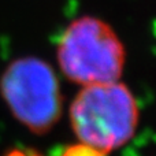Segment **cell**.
I'll list each match as a JSON object with an SVG mask.
<instances>
[{
    "instance_id": "6da1fadb",
    "label": "cell",
    "mask_w": 156,
    "mask_h": 156,
    "mask_svg": "<svg viewBox=\"0 0 156 156\" xmlns=\"http://www.w3.org/2000/svg\"><path fill=\"white\" fill-rule=\"evenodd\" d=\"M78 143L107 155L133 138L140 123V105L123 82L81 86L69 108Z\"/></svg>"
},
{
    "instance_id": "7a4b0ae2",
    "label": "cell",
    "mask_w": 156,
    "mask_h": 156,
    "mask_svg": "<svg viewBox=\"0 0 156 156\" xmlns=\"http://www.w3.org/2000/svg\"><path fill=\"white\" fill-rule=\"evenodd\" d=\"M56 60L63 76L80 86L114 82L123 74L126 48L108 22L82 15L63 29Z\"/></svg>"
},
{
    "instance_id": "3957f363",
    "label": "cell",
    "mask_w": 156,
    "mask_h": 156,
    "mask_svg": "<svg viewBox=\"0 0 156 156\" xmlns=\"http://www.w3.org/2000/svg\"><path fill=\"white\" fill-rule=\"evenodd\" d=\"M0 94L11 115L36 134L48 133L62 116L58 76L37 56H22L8 63L0 76Z\"/></svg>"
},
{
    "instance_id": "277c9868",
    "label": "cell",
    "mask_w": 156,
    "mask_h": 156,
    "mask_svg": "<svg viewBox=\"0 0 156 156\" xmlns=\"http://www.w3.org/2000/svg\"><path fill=\"white\" fill-rule=\"evenodd\" d=\"M62 156H105V155H103L101 152L96 151V149L90 148V147L78 143L77 145H73L69 149H66Z\"/></svg>"
},
{
    "instance_id": "5b68a950",
    "label": "cell",
    "mask_w": 156,
    "mask_h": 156,
    "mask_svg": "<svg viewBox=\"0 0 156 156\" xmlns=\"http://www.w3.org/2000/svg\"><path fill=\"white\" fill-rule=\"evenodd\" d=\"M7 156H29V155L23 154V152H21V151H15V152H11V154H8Z\"/></svg>"
}]
</instances>
